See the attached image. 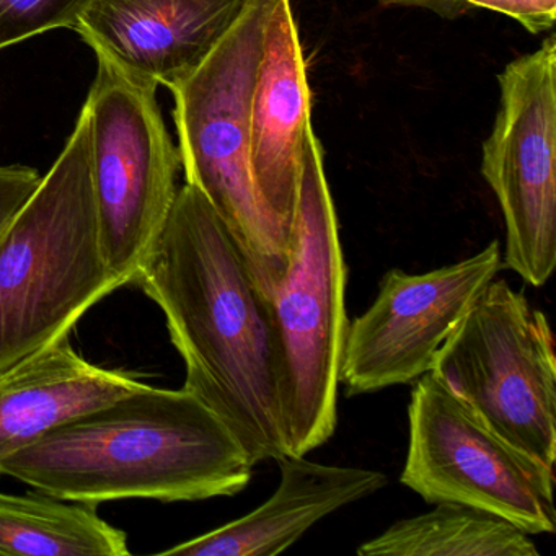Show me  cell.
Masks as SVG:
<instances>
[{"label": "cell", "mask_w": 556, "mask_h": 556, "mask_svg": "<svg viewBox=\"0 0 556 556\" xmlns=\"http://www.w3.org/2000/svg\"><path fill=\"white\" fill-rule=\"evenodd\" d=\"M132 285L164 312L187 369L185 389L229 426L253 465L286 455L265 294L194 185L178 188Z\"/></svg>", "instance_id": "cell-1"}, {"label": "cell", "mask_w": 556, "mask_h": 556, "mask_svg": "<svg viewBox=\"0 0 556 556\" xmlns=\"http://www.w3.org/2000/svg\"><path fill=\"white\" fill-rule=\"evenodd\" d=\"M255 465L229 426L188 389L149 386L9 457L0 475L77 503L236 496Z\"/></svg>", "instance_id": "cell-2"}, {"label": "cell", "mask_w": 556, "mask_h": 556, "mask_svg": "<svg viewBox=\"0 0 556 556\" xmlns=\"http://www.w3.org/2000/svg\"><path fill=\"white\" fill-rule=\"evenodd\" d=\"M118 288L100 239L84 106L60 157L0 236V372L70 338Z\"/></svg>", "instance_id": "cell-3"}, {"label": "cell", "mask_w": 556, "mask_h": 556, "mask_svg": "<svg viewBox=\"0 0 556 556\" xmlns=\"http://www.w3.org/2000/svg\"><path fill=\"white\" fill-rule=\"evenodd\" d=\"M346 263L324 151L308 129L285 275L266 298L286 455L330 441L346 338Z\"/></svg>", "instance_id": "cell-4"}, {"label": "cell", "mask_w": 556, "mask_h": 556, "mask_svg": "<svg viewBox=\"0 0 556 556\" xmlns=\"http://www.w3.org/2000/svg\"><path fill=\"white\" fill-rule=\"evenodd\" d=\"M275 2L247 0L203 63L168 89L187 184L223 217L265 298L289 260V236L263 204L250 167L253 89Z\"/></svg>", "instance_id": "cell-5"}, {"label": "cell", "mask_w": 556, "mask_h": 556, "mask_svg": "<svg viewBox=\"0 0 556 556\" xmlns=\"http://www.w3.org/2000/svg\"><path fill=\"white\" fill-rule=\"evenodd\" d=\"M491 431L546 467L556 460V357L548 317L494 278L431 370Z\"/></svg>", "instance_id": "cell-6"}, {"label": "cell", "mask_w": 556, "mask_h": 556, "mask_svg": "<svg viewBox=\"0 0 556 556\" xmlns=\"http://www.w3.org/2000/svg\"><path fill=\"white\" fill-rule=\"evenodd\" d=\"M87 97L92 184L103 255L119 285H132L177 198L180 152L165 128L157 84L103 54Z\"/></svg>", "instance_id": "cell-7"}, {"label": "cell", "mask_w": 556, "mask_h": 556, "mask_svg": "<svg viewBox=\"0 0 556 556\" xmlns=\"http://www.w3.org/2000/svg\"><path fill=\"white\" fill-rule=\"evenodd\" d=\"M408 426L400 481L422 500L486 510L529 535L556 532L553 468L491 431L432 372L413 389Z\"/></svg>", "instance_id": "cell-8"}, {"label": "cell", "mask_w": 556, "mask_h": 556, "mask_svg": "<svg viewBox=\"0 0 556 556\" xmlns=\"http://www.w3.org/2000/svg\"><path fill=\"white\" fill-rule=\"evenodd\" d=\"M501 102L481 175L506 226L503 265L533 288L556 266V40L500 74Z\"/></svg>", "instance_id": "cell-9"}, {"label": "cell", "mask_w": 556, "mask_h": 556, "mask_svg": "<svg viewBox=\"0 0 556 556\" xmlns=\"http://www.w3.org/2000/svg\"><path fill=\"white\" fill-rule=\"evenodd\" d=\"M503 266L500 242L422 275L390 269L374 304L348 324L340 382L346 395L406 386L431 372L435 357Z\"/></svg>", "instance_id": "cell-10"}, {"label": "cell", "mask_w": 556, "mask_h": 556, "mask_svg": "<svg viewBox=\"0 0 556 556\" xmlns=\"http://www.w3.org/2000/svg\"><path fill=\"white\" fill-rule=\"evenodd\" d=\"M247 0H90L74 30L131 76L172 89L224 37Z\"/></svg>", "instance_id": "cell-11"}, {"label": "cell", "mask_w": 556, "mask_h": 556, "mask_svg": "<svg viewBox=\"0 0 556 556\" xmlns=\"http://www.w3.org/2000/svg\"><path fill=\"white\" fill-rule=\"evenodd\" d=\"M311 110L307 66L291 0H276L253 89L250 167L263 204L288 236L298 206Z\"/></svg>", "instance_id": "cell-12"}, {"label": "cell", "mask_w": 556, "mask_h": 556, "mask_svg": "<svg viewBox=\"0 0 556 556\" xmlns=\"http://www.w3.org/2000/svg\"><path fill=\"white\" fill-rule=\"evenodd\" d=\"M273 496L252 513L219 529L164 549L161 555L275 556L291 548L315 523L382 490V471L311 462L305 455L278 458Z\"/></svg>", "instance_id": "cell-13"}, {"label": "cell", "mask_w": 556, "mask_h": 556, "mask_svg": "<svg viewBox=\"0 0 556 556\" xmlns=\"http://www.w3.org/2000/svg\"><path fill=\"white\" fill-rule=\"evenodd\" d=\"M148 387L89 363L70 338L24 357L0 372V465L64 422Z\"/></svg>", "instance_id": "cell-14"}, {"label": "cell", "mask_w": 556, "mask_h": 556, "mask_svg": "<svg viewBox=\"0 0 556 556\" xmlns=\"http://www.w3.org/2000/svg\"><path fill=\"white\" fill-rule=\"evenodd\" d=\"M0 555L128 556V535L96 504L0 493Z\"/></svg>", "instance_id": "cell-15"}, {"label": "cell", "mask_w": 556, "mask_h": 556, "mask_svg": "<svg viewBox=\"0 0 556 556\" xmlns=\"http://www.w3.org/2000/svg\"><path fill=\"white\" fill-rule=\"evenodd\" d=\"M359 556H539L532 535L503 517L457 503L396 520L356 549Z\"/></svg>", "instance_id": "cell-16"}, {"label": "cell", "mask_w": 556, "mask_h": 556, "mask_svg": "<svg viewBox=\"0 0 556 556\" xmlns=\"http://www.w3.org/2000/svg\"><path fill=\"white\" fill-rule=\"evenodd\" d=\"M90 0H0V50L56 28H76Z\"/></svg>", "instance_id": "cell-17"}, {"label": "cell", "mask_w": 556, "mask_h": 556, "mask_svg": "<svg viewBox=\"0 0 556 556\" xmlns=\"http://www.w3.org/2000/svg\"><path fill=\"white\" fill-rule=\"evenodd\" d=\"M41 178L27 165H0V236L40 187Z\"/></svg>", "instance_id": "cell-18"}, {"label": "cell", "mask_w": 556, "mask_h": 556, "mask_svg": "<svg viewBox=\"0 0 556 556\" xmlns=\"http://www.w3.org/2000/svg\"><path fill=\"white\" fill-rule=\"evenodd\" d=\"M473 8L490 9L519 22L530 34L552 30L556 21V0H464Z\"/></svg>", "instance_id": "cell-19"}, {"label": "cell", "mask_w": 556, "mask_h": 556, "mask_svg": "<svg viewBox=\"0 0 556 556\" xmlns=\"http://www.w3.org/2000/svg\"><path fill=\"white\" fill-rule=\"evenodd\" d=\"M386 5H400V8H419L434 12L445 18L458 17L470 11V5L464 0H380Z\"/></svg>", "instance_id": "cell-20"}]
</instances>
